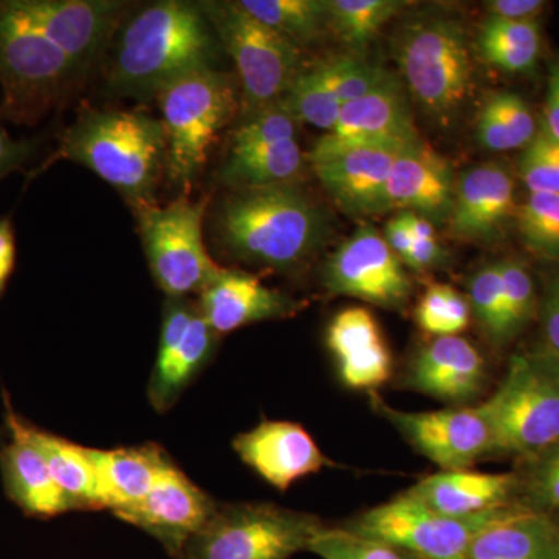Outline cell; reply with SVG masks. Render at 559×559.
<instances>
[{"label":"cell","mask_w":559,"mask_h":559,"mask_svg":"<svg viewBox=\"0 0 559 559\" xmlns=\"http://www.w3.org/2000/svg\"><path fill=\"white\" fill-rule=\"evenodd\" d=\"M509 509L471 518L444 516L401 492L389 502L364 511L344 527L418 559H463L481 530Z\"/></svg>","instance_id":"11"},{"label":"cell","mask_w":559,"mask_h":559,"mask_svg":"<svg viewBox=\"0 0 559 559\" xmlns=\"http://www.w3.org/2000/svg\"><path fill=\"white\" fill-rule=\"evenodd\" d=\"M297 124L299 121L294 119L282 103H274L250 112L248 119L231 132L230 150L263 148L296 140Z\"/></svg>","instance_id":"42"},{"label":"cell","mask_w":559,"mask_h":559,"mask_svg":"<svg viewBox=\"0 0 559 559\" xmlns=\"http://www.w3.org/2000/svg\"><path fill=\"white\" fill-rule=\"evenodd\" d=\"M540 127L559 142V64L551 68L549 84H547L546 105H544V119L540 121Z\"/></svg>","instance_id":"51"},{"label":"cell","mask_w":559,"mask_h":559,"mask_svg":"<svg viewBox=\"0 0 559 559\" xmlns=\"http://www.w3.org/2000/svg\"><path fill=\"white\" fill-rule=\"evenodd\" d=\"M447 255L448 253L441 248L439 238L437 240H415L406 267L423 274V272L440 267L447 261Z\"/></svg>","instance_id":"48"},{"label":"cell","mask_w":559,"mask_h":559,"mask_svg":"<svg viewBox=\"0 0 559 559\" xmlns=\"http://www.w3.org/2000/svg\"><path fill=\"white\" fill-rule=\"evenodd\" d=\"M403 5L399 0H326L330 32L349 49L364 50Z\"/></svg>","instance_id":"34"},{"label":"cell","mask_w":559,"mask_h":559,"mask_svg":"<svg viewBox=\"0 0 559 559\" xmlns=\"http://www.w3.org/2000/svg\"><path fill=\"white\" fill-rule=\"evenodd\" d=\"M216 509L218 503L173 462L138 506L116 516L154 536L171 557L179 559Z\"/></svg>","instance_id":"16"},{"label":"cell","mask_w":559,"mask_h":559,"mask_svg":"<svg viewBox=\"0 0 559 559\" xmlns=\"http://www.w3.org/2000/svg\"><path fill=\"white\" fill-rule=\"evenodd\" d=\"M325 527L314 514L275 503L218 506L179 559H289Z\"/></svg>","instance_id":"8"},{"label":"cell","mask_w":559,"mask_h":559,"mask_svg":"<svg viewBox=\"0 0 559 559\" xmlns=\"http://www.w3.org/2000/svg\"><path fill=\"white\" fill-rule=\"evenodd\" d=\"M516 212L513 175L499 162H485L457 179L448 223L457 240L488 245L500 238Z\"/></svg>","instance_id":"21"},{"label":"cell","mask_w":559,"mask_h":559,"mask_svg":"<svg viewBox=\"0 0 559 559\" xmlns=\"http://www.w3.org/2000/svg\"><path fill=\"white\" fill-rule=\"evenodd\" d=\"M538 319V341L528 352L559 370V274L551 275L544 286Z\"/></svg>","instance_id":"45"},{"label":"cell","mask_w":559,"mask_h":559,"mask_svg":"<svg viewBox=\"0 0 559 559\" xmlns=\"http://www.w3.org/2000/svg\"><path fill=\"white\" fill-rule=\"evenodd\" d=\"M200 5L221 46L235 62L249 114L282 100L301 72L299 47L238 2Z\"/></svg>","instance_id":"9"},{"label":"cell","mask_w":559,"mask_h":559,"mask_svg":"<svg viewBox=\"0 0 559 559\" xmlns=\"http://www.w3.org/2000/svg\"><path fill=\"white\" fill-rule=\"evenodd\" d=\"M305 162L307 157L297 139L263 148L229 150L221 168V182L242 190L290 186L304 171Z\"/></svg>","instance_id":"30"},{"label":"cell","mask_w":559,"mask_h":559,"mask_svg":"<svg viewBox=\"0 0 559 559\" xmlns=\"http://www.w3.org/2000/svg\"><path fill=\"white\" fill-rule=\"evenodd\" d=\"M401 151L385 146L312 148L310 162L334 204L349 216L366 218L389 212L385 187Z\"/></svg>","instance_id":"17"},{"label":"cell","mask_w":559,"mask_h":559,"mask_svg":"<svg viewBox=\"0 0 559 559\" xmlns=\"http://www.w3.org/2000/svg\"><path fill=\"white\" fill-rule=\"evenodd\" d=\"M518 230L530 252L559 260V193H528L518 205Z\"/></svg>","instance_id":"39"},{"label":"cell","mask_w":559,"mask_h":559,"mask_svg":"<svg viewBox=\"0 0 559 559\" xmlns=\"http://www.w3.org/2000/svg\"><path fill=\"white\" fill-rule=\"evenodd\" d=\"M205 209L207 200L182 194L165 207L153 204L134 212L151 274L168 299L201 294L224 270L205 248Z\"/></svg>","instance_id":"10"},{"label":"cell","mask_w":559,"mask_h":559,"mask_svg":"<svg viewBox=\"0 0 559 559\" xmlns=\"http://www.w3.org/2000/svg\"><path fill=\"white\" fill-rule=\"evenodd\" d=\"M498 263L503 289V336L509 347L538 318L539 296L524 263L510 259Z\"/></svg>","instance_id":"37"},{"label":"cell","mask_w":559,"mask_h":559,"mask_svg":"<svg viewBox=\"0 0 559 559\" xmlns=\"http://www.w3.org/2000/svg\"><path fill=\"white\" fill-rule=\"evenodd\" d=\"M540 47L539 21H506L488 16L477 38L480 57L507 73H525L535 68Z\"/></svg>","instance_id":"31"},{"label":"cell","mask_w":559,"mask_h":559,"mask_svg":"<svg viewBox=\"0 0 559 559\" xmlns=\"http://www.w3.org/2000/svg\"><path fill=\"white\" fill-rule=\"evenodd\" d=\"M471 318L492 347H507L503 336V289L499 263L479 267L468 280Z\"/></svg>","instance_id":"40"},{"label":"cell","mask_w":559,"mask_h":559,"mask_svg":"<svg viewBox=\"0 0 559 559\" xmlns=\"http://www.w3.org/2000/svg\"><path fill=\"white\" fill-rule=\"evenodd\" d=\"M418 142L421 139L412 119L406 92L392 76L378 90L342 106L337 123L318 140L314 148L385 146L404 150Z\"/></svg>","instance_id":"19"},{"label":"cell","mask_w":559,"mask_h":559,"mask_svg":"<svg viewBox=\"0 0 559 559\" xmlns=\"http://www.w3.org/2000/svg\"><path fill=\"white\" fill-rule=\"evenodd\" d=\"M558 559H559V550H558Z\"/></svg>","instance_id":"53"},{"label":"cell","mask_w":559,"mask_h":559,"mask_svg":"<svg viewBox=\"0 0 559 559\" xmlns=\"http://www.w3.org/2000/svg\"><path fill=\"white\" fill-rule=\"evenodd\" d=\"M466 294L447 283H433L415 308L419 330L432 337L460 336L471 323Z\"/></svg>","instance_id":"38"},{"label":"cell","mask_w":559,"mask_h":559,"mask_svg":"<svg viewBox=\"0 0 559 559\" xmlns=\"http://www.w3.org/2000/svg\"><path fill=\"white\" fill-rule=\"evenodd\" d=\"M3 401L7 429L20 432L43 454L51 476L73 503V509L103 510L100 489L87 448L36 428L13 409L7 392H3Z\"/></svg>","instance_id":"29"},{"label":"cell","mask_w":559,"mask_h":559,"mask_svg":"<svg viewBox=\"0 0 559 559\" xmlns=\"http://www.w3.org/2000/svg\"><path fill=\"white\" fill-rule=\"evenodd\" d=\"M547 3L544 0H491L488 16L506 21H538Z\"/></svg>","instance_id":"47"},{"label":"cell","mask_w":559,"mask_h":559,"mask_svg":"<svg viewBox=\"0 0 559 559\" xmlns=\"http://www.w3.org/2000/svg\"><path fill=\"white\" fill-rule=\"evenodd\" d=\"M492 457L524 460L559 441V370L532 353L511 356L506 377L484 401Z\"/></svg>","instance_id":"7"},{"label":"cell","mask_w":559,"mask_h":559,"mask_svg":"<svg viewBox=\"0 0 559 559\" xmlns=\"http://www.w3.org/2000/svg\"><path fill=\"white\" fill-rule=\"evenodd\" d=\"M16 5L81 75L105 51L124 10L114 0H16Z\"/></svg>","instance_id":"15"},{"label":"cell","mask_w":559,"mask_h":559,"mask_svg":"<svg viewBox=\"0 0 559 559\" xmlns=\"http://www.w3.org/2000/svg\"><path fill=\"white\" fill-rule=\"evenodd\" d=\"M384 238L388 241L389 248L392 252L399 257L401 263L406 266L407 260H409L412 246H414L415 238L407 224L406 215L403 212L399 215L393 216L392 219L388 221L384 227Z\"/></svg>","instance_id":"50"},{"label":"cell","mask_w":559,"mask_h":559,"mask_svg":"<svg viewBox=\"0 0 559 559\" xmlns=\"http://www.w3.org/2000/svg\"><path fill=\"white\" fill-rule=\"evenodd\" d=\"M38 153L36 140L11 139L5 128L0 124V179L10 173L22 170Z\"/></svg>","instance_id":"46"},{"label":"cell","mask_w":559,"mask_h":559,"mask_svg":"<svg viewBox=\"0 0 559 559\" xmlns=\"http://www.w3.org/2000/svg\"><path fill=\"white\" fill-rule=\"evenodd\" d=\"M415 240H437L436 224L423 218L417 213L403 212Z\"/></svg>","instance_id":"52"},{"label":"cell","mask_w":559,"mask_h":559,"mask_svg":"<svg viewBox=\"0 0 559 559\" xmlns=\"http://www.w3.org/2000/svg\"><path fill=\"white\" fill-rule=\"evenodd\" d=\"M457 178L447 157L428 143L401 151L390 171L385 197L389 210L417 213L433 224L450 219Z\"/></svg>","instance_id":"23"},{"label":"cell","mask_w":559,"mask_h":559,"mask_svg":"<svg viewBox=\"0 0 559 559\" xmlns=\"http://www.w3.org/2000/svg\"><path fill=\"white\" fill-rule=\"evenodd\" d=\"M404 495L444 516L471 518L518 506V480L514 471H439L423 477Z\"/></svg>","instance_id":"25"},{"label":"cell","mask_w":559,"mask_h":559,"mask_svg":"<svg viewBox=\"0 0 559 559\" xmlns=\"http://www.w3.org/2000/svg\"><path fill=\"white\" fill-rule=\"evenodd\" d=\"M157 100L167 148L165 171L173 186L190 190L237 112L234 80L207 66L173 81L157 94Z\"/></svg>","instance_id":"5"},{"label":"cell","mask_w":559,"mask_h":559,"mask_svg":"<svg viewBox=\"0 0 559 559\" xmlns=\"http://www.w3.org/2000/svg\"><path fill=\"white\" fill-rule=\"evenodd\" d=\"M103 509L120 513L138 506L154 487L173 460L159 444L91 450L87 448Z\"/></svg>","instance_id":"27"},{"label":"cell","mask_w":559,"mask_h":559,"mask_svg":"<svg viewBox=\"0 0 559 559\" xmlns=\"http://www.w3.org/2000/svg\"><path fill=\"white\" fill-rule=\"evenodd\" d=\"M401 382L451 406H473L487 389L488 364L465 337H433L412 356Z\"/></svg>","instance_id":"18"},{"label":"cell","mask_w":559,"mask_h":559,"mask_svg":"<svg viewBox=\"0 0 559 559\" xmlns=\"http://www.w3.org/2000/svg\"><path fill=\"white\" fill-rule=\"evenodd\" d=\"M301 305L277 289L267 288L255 275L223 270L202 289L198 308L210 329L221 336L264 320L290 318L300 311Z\"/></svg>","instance_id":"24"},{"label":"cell","mask_w":559,"mask_h":559,"mask_svg":"<svg viewBox=\"0 0 559 559\" xmlns=\"http://www.w3.org/2000/svg\"><path fill=\"white\" fill-rule=\"evenodd\" d=\"M539 124L528 103L514 92H496L477 116V140L485 150H524L538 134Z\"/></svg>","instance_id":"32"},{"label":"cell","mask_w":559,"mask_h":559,"mask_svg":"<svg viewBox=\"0 0 559 559\" xmlns=\"http://www.w3.org/2000/svg\"><path fill=\"white\" fill-rule=\"evenodd\" d=\"M559 518L510 507L481 530L463 559H558Z\"/></svg>","instance_id":"28"},{"label":"cell","mask_w":559,"mask_h":559,"mask_svg":"<svg viewBox=\"0 0 559 559\" xmlns=\"http://www.w3.org/2000/svg\"><path fill=\"white\" fill-rule=\"evenodd\" d=\"M371 407L399 430L407 443L440 471L473 469L492 455V432L484 404L450 406L440 411L395 409L370 393Z\"/></svg>","instance_id":"12"},{"label":"cell","mask_w":559,"mask_h":559,"mask_svg":"<svg viewBox=\"0 0 559 559\" xmlns=\"http://www.w3.org/2000/svg\"><path fill=\"white\" fill-rule=\"evenodd\" d=\"M518 168L528 193H559V142L540 123L538 134L522 150Z\"/></svg>","instance_id":"44"},{"label":"cell","mask_w":559,"mask_h":559,"mask_svg":"<svg viewBox=\"0 0 559 559\" xmlns=\"http://www.w3.org/2000/svg\"><path fill=\"white\" fill-rule=\"evenodd\" d=\"M16 264V237L13 221L9 216L0 218V297L5 293Z\"/></svg>","instance_id":"49"},{"label":"cell","mask_w":559,"mask_h":559,"mask_svg":"<svg viewBox=\"0 0 559 559\" xmlns=\"http://www.w3.org/2000/svg\"><path fill=\"white\" fill-rule=\"evenodd\" d=\"M218 337L193 301H165L159 349L148 385L154 409H170L215 355Z\"/></svg>","instance_id":"14"},{"label":"cell","mask_w":559,"mask_h":559,"mask_svg":"<svg viewBox=\"0 0 559 559\" xmlns=\"http://www.w3.org/2000/svg\"><path fill=\"white\" fill-rule=\"evenodd\" d=\"M318 69L342 105L358 100L392 79L384 69L348 55L320 62Z\"/></svg>","instance_id":"41"},{"label":"cell","mask_w":559,"mask_h":559,"mask_svg":"<svg viewBox=\"0 0 559 559\" xmlns=\"http://www.w3.org/2000/svg\"><path fill=\"white\" fill-rule=\"evenodd\" d=\"M299 123L330 132L340 119L342 103L331 92L318 66L301 70L280 100Z\"/></svg>","instance_id":"36"},{"label":"cell","mask_w":559,"mask_h":559,"mask_svg":"<svg viewBox=\"0 0 559 559\" xmlns=\"http://www.w3.org/2000/svg\"><path fill=\"white\" fill-rule=\"evenodd\" d=\"M238 3L297 47L310 46L330 32L326 0H241Z\"/></svg>","instance_id":"33"},{"label":"cell","mask_w":559,"mask_h":559,"mask_svg":"<svg viewBox=\"0 0 559 559\" xmlns=\"http://www.w3.org/2000/svg\"><path fill=\"white\" fill-rule=\"evenodd\" d=\"M224 248L246 263L280 272L305 266L329 237L325 213L294 186L242 190L216 219Z\"/></svg>","instance_id":"3"},{"label":"cell","mask_w":559,"mask_h":559,"mask_svg":"<svg viewBox=\"0 0 559 559\" xmlns=\"http://www.w3.org/2000/svg\"><path fill=\"white\" fill-rule=\"evenodd\" d=\"M468 44L462 24L448 16L417 17L400 33L401 75L419 108L440 123H450L473 94Z\"/></svg>","instance_id":"6"},{"label":"cell","mask_w":559,"mask_h":559,"mask_svg":"<svg viewBox=\"0 0 559 559\" xmlns=\"http://www.w3.org/2000/svg\"><path fill=\"white\" fill-rule=\"evenodd\" d=\"M81 73L69 58L17 9L0 2V117L36 124L60 108Z\"/></svg>","instance_id":"4"},{"label":"cell","mask_w":559,"mask_h":559,"mask_svg":"<svg viewBox=\"0 0 559 559\" xmlns=\"http://www.w3.org/2000/svg\"><path fill=\"white\" fill-rule=\"evenodd\" d=\"M518 506L559 518V441L547 450L518 460Z\"/></svg>","instance_id":"35"},{"label":"cell","mask_w":559,"mask_h":559,"mask_svg":"<svg viewBox=\"0 0 559 559\" xmlns=\"http://www.w3.org/2000/svg\"><path fill=\"white\" fill-rule=\"evenodd\" d=\"M61 159L90 168L135 212L156 204L157 183L167 168L164 128L140 110H86L62 132L60 148L39 171Z\"/></svg>","instance_id":"2"},{"label":"cell","mask_w":559,"mask_h":559,"mask_svg":"<svg viewBox=\"0 0 559 559\" xmlns=\"http://www.w3.org/2000/svg\"><path fill=\"white\" fill-rule=\"evenodd\" d=\"M325 342L345 388L374 393L392 380V352L367 308L337 312L326 326Z\"/></svg>","instance_id":"22"},{"label":"cell","mask_w":559,"mask_h":559,"mask_svg":"<svg viewBox=\"0 0 559 559\" xmlns=\"http://www.w3.org/2000/svg\"><path fill=\"white\" fill-rule=\"evenodd\" d=\"M0 450V473L7 496L27 516L51 520L73 509L66 492L51 476L43 454L16 430Z\"/></svg>","instance_id":"26"},{"label":"cell","mask_w":559,"mask_h":559,"mask_svg":"<svg viewBox=\"0 0 559 559\" xmlns=\"http://www.w3.org/2000/svg\"><path fill=\"white\" fill-rule=\"evenodd\" d=\"M322 559H418L406 551L353 533L345 527H323L310 549Z\"/></svg>","instance_id":"43"},{"label":"cell","mask_w":559,"mask_h":559,"mask_svg":"<svg viewBox=\"0 0 559 559\" xmlns=\"http://www.w3.org/2000/svg\"><path fill=\"white\" fill-rule=\"evenodd\" d=\"M234 450L246 466L278 491L297 480L333 466L304 426L264 419L234 440Z\"/></svg>","instance_id":"20"},{"label":"cell","mask_w":559,"mask_h":559,"mask_svg":"<svg viewBox=\"0 0 559 559\" xmlns=\"http://www.w3.org/2000/svg\"><path fill=\"white\" fill-rule=\"evenodd\" d=\"M216 44L200 3H151L117 28L108 86L121 97H157L186 73L212 66Z\"/></svg>","instance_id":"1"},{"label":"cell","mask_w":559,"mask_h":559,"mask_svg":"<svg viewBox=\"0 0 559 559\" xmlns=\"http://www.w3.org/2000/svg\"><path fill=\"white\" fill-rule=\"evenodd\" d=\"M322 285L331 296L400 312L406 310L414 293L406 266L370 224H362L331 253L323 266Z\"/></svg>","instance_id":"13"}]
</instances>
